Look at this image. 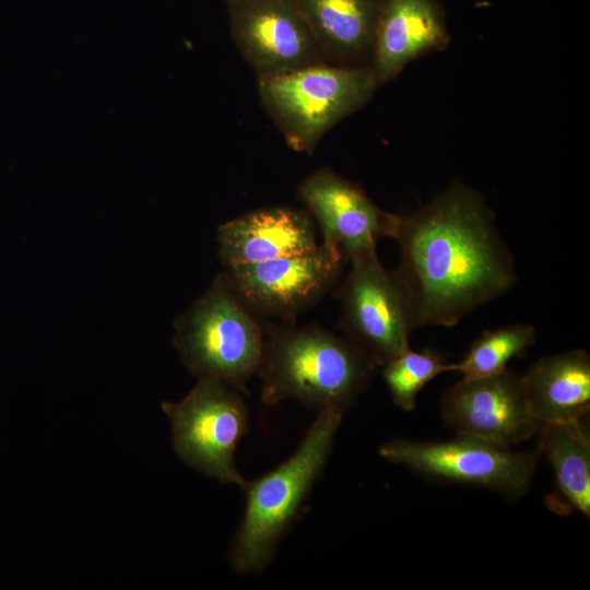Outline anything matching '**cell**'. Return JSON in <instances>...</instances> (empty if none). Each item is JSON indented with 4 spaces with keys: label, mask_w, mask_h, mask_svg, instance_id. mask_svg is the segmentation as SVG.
Here are the masks:
<instances>
[{
    "label": "cell",
    "mask_w": 590,
    "mask_h": 590,
    "mask_svg": "<svg viewBox=\"0 0 590 590\" xmlns=\"http://www.w3.org/2000/svg\"><path fill=\"white\" fill-rule=\"evenodd\" d=\"M175 345L192 373L241 392L260 366L264 332L220 274L178 320Z\"/></svg>",
    "instance_id": "5"
},
{
    "label": "cell",
    "mask_w": 590,
    "mask_h": 590,
    "mask_svg": "<svg viewBox=\"0 0 590 590\" xmlns=\"http://www.w3.org/2000/svg\"><path fill=\"white\" fill-rule=\"evenodd\" d=\"M379 453L427 477L480 485L508 497L526 493L539 461L538 451H512L460 435L436 442L396 439L381 446Z\"/></svg>",
    "instance_id": "8"
},
{
    "label": "cell",
    "mask_w": 590,
    "mask_h": 590,
    "mask_svg": "<svg viewBox=\"0 0 590 590\" xmlns=\"http://www.w3.org/2000/svg\"><path fill=\"white\" fill-rule=\"evenodd\" d=\"M326 60L369 66L379 11L371 0H295Z\"/></svg>",
    "instance_id": "16"
},
{
    "label": "cell",
    "mask_w": 590,
    "mask_h": 590,
    "mask_svg": "<svg viewBox=\"0 0 590 590\" xmlns=\"http://www.w3.org/2000/svg\"><path fill=\"white\" fill-rule=\"evenodd\" d=\"M375 363L345 337L309 327H272L257 374L266 405L297 400L345 412L369 384Z\"/></svg>",
    "instance_id": "2"
},
{
    "label": "cell",
    "mask_w": 590,
    "mask_h": 590,
    "mask_svg": "<svg viewBox=\"0 0 590 590\" xmlns=\"http://www.w3.org/2000/svg\"><path fill=\"white\" fill-rule=\"evenodd\" d=\"M345 260L321 244L302 255L228 267L222 276L257 318L286 320L318 303L337 284Z\"/></svg>",
    "instance_id": "9"
},
{
    "label": "cell",
    "mask_w": 590,
    "mask_h": 590,
    "mask_svg": "<svg viewBox=\"0 0 590 590\" xmlns=\"http://www.w3.org/2000/svg\"><path fill=\"white\" fill-rule=\"evenodd\" d=\"M540 450L550 460L558 496L568 510L590 515V438L581 421L544 423Z\"/></svg>",
    "instance_id": "17"
},
{
    "label": "cell",
    "mask_w": 590,
    "mask_h": 590,
    "mask_svg": "<svg viewBox=\"0 0 590 590\" xmlns=\"http://www.w3.org/2000/svg\"><path fill=\"white\" fill-rule=\"evenodd\" d=\"M219 250L226 268L309 252L318 247L311 219L287 206L245 213L222 224Z\"/></svg>",
    "instance_id": "13"
},
{
    "label": "cell",
    "mask_w": 590,
    "mask_h": 590,
    "mask_svg": "<svg viewBox=\"0 0 590 590\" xmlns=\"http://www.w3.org/2000/svg\"><path fill=\"white\" fill-rule=\"evenodd\" d=\"M237 1H239V0H226V2H227L228 4H233V3L237 2Z\"/></svg>",
    "instance_id": "20"
},
{
    "label": "cell",
    "mask_w": 590,
    "mask_h": 590,
    "mask_svg": "<svg viewBox=\"0 0 590 590\" xmlns=\"http://www.w3.org/2000/svg\"><path fill=\"white\" fill-rule=\"evenodd\" d=\"M297 193L322 232V245L349 261L376 251L381 238H391L397 214L380 209L358 186L330 168L311 173Z\"/></svg>",
    "instance_id": "12"
},
{
    "label": "cell",
    "mask_w": 590,
    "mask_h": 590,
    "mask_svg": "<svg viewBox=\"0 0 590 590\" xmlns=\"http://www.w3.org/2000/svg\"><path fill=\"white\" fill-rule=\"evenodd\" d=\"M172 425L176 455L192 469L222 483L244 487L235 450L248 428V410L239 391L211 377L178 402L162 403Z\"/></svg>",
    "instance_id": "6"
},
{
    "label": "cell",
    "mask_w": 590,
    "mask_h": 590,
    "mask_svg": "<svg viewBox=\"0 0 590 590\" xmlns=\"http://www.w3.org/2000/svg\"><path fill=\"white\" fill-rule=\"evenodd\" d=\"M446 43L445 27L429 0H389L378 13L369 63L377 84Z\"/></svg>",
    "instance_id": "14"
},
{
    "label": "cell",
    "mask_w": 590,
    "mask_h": 590,
    "mask_svg": "<svg viewBox=\"0 0 590 590\" xmlns=\"http://www.w3.org/2000/svg\"><path fill=\"white\" fill-rule=\"evenodd\" d=\"M258 86L287 145L311 153L324 133L370 99L378 84L369 66L320 62L258 76Z\"/></svg>",
    "instance_id": "4"
},
{
    "label": "cell",
    "mask_w": 590,
    "mask_h": 590,
    "mask_svg": "<svg viewBox=\"0 0 590 590\" xmlns=\"http://www.w3.org/2000/svg\"><path fill=\"white\" fill-rule=\"evenodd\" d=\"M532 324L515 323L485 330L470 346L465 356L451 364V371H460L464 379L484 378L507 369L515 357L522 356L535 342Z\"/></svg>",
    "instance_id": "18"
},
{
    "label": "cell",
    "mask_w": 590,
    "mask_h": 590,
    "mask_svg": "<svg viewBox=\"0 0 590 590\" xmlns=\"http://www.w3.org/2000/svg\"><path fill=\"white\" fill-rule=\"evenodd\" d=\"M229 5L233 40L258 76L327 62L295 0H239Z\"/></svg>",
    "instance_id": "10"
},
{
    "label": "cell",
    "mask_w": 590,
    "mask_h": 590,
    "mask_svg": "<svg viewBox=\"0 0 590 590\" xmlns=\"http://www.w3.org/2000/svg\"><path fill=\"white\" fill-rule=\"evenodd\" d=\"M441 415L458 435L507 448L527 440L541 426L529 411L520 376L508 368L452 385L442 397Z\"/></svg>",
    "instance_id": "11"
},
{
    "label": "cell",
    "mask_w": 590,
    "mask_h": 590,
    "mask_svg": "<svg viewBox=\"0 0 590 590\" xmlns=\"http://www.w3.org/2000/svg\"><path fill=\"white\" fill-rule=\"evenodd\" d=\"M382 377L396 405L413 411L416 397L423 387L445 371L451 364L430 350L413 351L411 347L386 363Z\"/></svg>",
    "instance_id": "19"
},
{
    "label": "cell",
    "mask_w": 590,
    "mask_h": 590,
    "mask_svg": "<svg viewBox=\"0 0 590 590\" xmlns=\"http://www.w3.org/2000/svg\"><path fill=\"white\" fill-rule=\"evenodd\" d=\"M393 271L415 327H453L465 315L508 292L514 259L495 216L475 190L456 182L410 215H397Z\"/></svg>",
    "instance_id": "1"
},
{
    "label": "cell",
    "mask_w": 590,
    "mask_h": 590,
    "mask_svg": "<svg viewBox=\"0 0 590 590\" xmlns=\"http://www.w3.org/2000/svg\"><path fill=\"white\" fill-rule=\"evenodd\" d=\"M344 412L323 409L297 450L276 469L243 487L246 505L229 559L239 574L260 571L293 523L330 456Z\"/></svg>",
    "instance_id": "3"
},
{
    "label": "cell",
    "mask_w": 590,
    "mask_h": 590,
    "mask_svg": "<svg viewBox=\"0 0 590 590\" xmlns=\"http://www.w3.org/2000/svg\"><path fill=\"white\" fill-rule=\"evenodd\" d=\"M532 416L544 423L581 421L590 410V356L583 350L540 358L520 376Z\"/></svg>",
    "instance_id": "15"
},
{
    "label": "cell",
    "mask_w": 590,
    "mask_h": 590,
    "mask_svg": "<svg viewBox=\"0 0 590 590\" xmlns=\"http://www.w3.org/2000/svg\"><path fill=\"white\" fill-rule=\"evenodd\" d=\"M351 269L335 295L344 337L374 363H386L410 347L416 329L406 294L393 271L380 263L377 252L350 261Z\"/></svg>",
    "instance_id": "7"
}]
</instances>
